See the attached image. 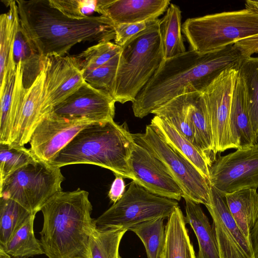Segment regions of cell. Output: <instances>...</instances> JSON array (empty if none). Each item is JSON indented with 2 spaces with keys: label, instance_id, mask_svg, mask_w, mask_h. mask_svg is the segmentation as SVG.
I'll return each instance as SVG.
<instances>
[{
  "label": "cell",
  "instance_id": "obj_1",
  "mask_svg": "<svg viewBox=\"0 0 258 258\" xmlns=\"http://www.w3.org/2000/svg\"><path fill=\"white\" fill-rule=\"evenodd\" d=\"M245 57L244 49L233 44L205 54L189 49L164 59L132 102L134 115L142 118L177 96L203 92L224 71L238 68Z\"/></svg>",
  "mask_w": 258,
  "mask_h": 258
},
{
  "label": "cell",
  "instance_id": "obj_2",
  "mask_svg": "<svg viewBox=\"0 0 258 258\" xmlns=\"http://www.w3.org/2000/svg\"><path fill=\"white\" fill-rule=\"evenodd\" d=\"M16 2L21 29L42 59L64 56L80 42L114 39V26L103 15L74 19L53 6L49 0Z\"/></svg>",
  "mask_w": 258,
  "mask_h": 258
},
{
  "label": "cell",
  "instance_id": "obj_3",
  "mask_svg": "<svg viewBox=\"0 0 258 258\" xmlns=\"http://www.w3.org/2000/svg\"><path fill=\"white\" fill-rule=\"evenodd\" d=\"M88 191H59L42 207L41 243L48 258H88L90 236L96 227Z\"/></svg>",
  "mask_w": 258,
  "mask_h": 258
},
{
  "label": "cell",
  "instance_id": "obj_4",
  "mask_svg": "<svg viewBox=\"0 0 258 258\" xmlns=\"http://www.w3.org/2000/svg\"><path fill=\"white\" fill-rule=\"evenodd\" d=\"M125 125L113 120L88 125L49 163L59 168L72 164L95 165L133 180L128 160L135 142Z\"/></svg>",
  "mask_w": 258,
  "mask_h": 258
},
{
  "label": "cell",
  "instance_id": "obj_5",
  "mask_svg": "<svg viewBox=\"0 0 258 258\" xmlns=\"http://www.w3.org/2000/svg\"><path fill=\"white\" fill-rule=\"evenodd\" d=\"M182 32L190 49L200 54L237 43L258 52V12L248 8L188 18Z\"/></svg>",
  "mask_w": 258,
  "mask_h": 258
},
{
  "label": "cell",
  "instance_id": "obj_6",
  "mask_svg": "<svg viewBox=\"0 0 258 258\" xmlns=\"http://www.w3.org/2000/svg\"><path fill=\"white\" fill-rule=\"evenodd\" d=\"M160 20L122 47L112 97L133 102L164 59Z\"/></svg>",
  "mask_w": 258,
  "mask_h": 258
},
{
  "label": "cell",
  "instance_id": "obj_7",
  "mask_svg": "<svg viewBox=\"0 0 258 258\" xmlns=\"http://www.w3.org/2000/svg\"><path fill=\"white\" fill-rule=\"evenodd\" d=\"M64 180L60 168L37 160L0 183V197L11 199L36 215L53 196L62 191Z\"/></svg>",
  "mask_w": 258,
  "mask_h": 258
},
{
  "label": "cell",
  "instance_id": "obj_8",
  "mask_svg": "<svg viewBox=\"0 0 258 258\" xmlns=\"http://www.w3.org/2000/svg\"><path fill=\"white\" fill-rule=\"evenodd\" d=\"M177 201L154 195L132 181L122 198L96 219L99 228L129 229L159 217L168 218Z\"/></svg>",
  "mask_w": 258,
  "mask_h": 258
},
{
  "label": "cell",
  "instance_id": "obj_9",
  "mask_svg": "<svg viewBox=\"0 0 258 258\" xmlns=\"http://www.w3.org/2000/svg\"><path fill=\"white\" fill-rule=\"evenodd\" d=\"M135 143L160 160L180 187L182 198L206 207L211 203L209 180L188 161L174 151L150 124L145 132L133 134Z\"/></svg>",
  "mask_w": 258,
  "mask_h": 258
},
{
  "label": "cell",
  "instance_id": "obj_10",
  "mask_svg": "<svg viewBox=\"0 0 258 258\" xmlns=\"http://www.w3.org/2000/svg\"><path fill=\"white\" fill-rule=\"evenodd\" d=\"M210 185L226 195L258 188V144L219 156L209 168Z\"/></svg>",
  "mask_w": 258,
  "mask_h": 258
},
{
  "label": "cell",
  "instance_id": "obj_11",
  "mask_svg": "<svg viewBox=\"0 0 258 258\" xmlns=\"http://www.w3.org/2000/svg\"><path fill=\"white\" fill-rule=\"evenodd\" d=\"M238 68L224 71L202 92L210 115L215 156L227 149H236L231 135L229 115Z\"/></svg>",
  "mask_w": 258,
  "mask_h": 258
},
{
  "label": "cell",
  "instance_id": "obj_12",
  "mask_svg": "<svg viewBox=\"0 0 258 258\" xmlns=\"http://www.w3.org/2000/svg\"><path fill=\"white\" fill-rule=\"evenodd\" d=\"M210 200L206 208L213 219L220 258H255L251 244L231 214L225 195L211 185Z\"/></svg>",
  "mask_w": 258,
  "mask_h": 258
},
{
  "label": "cell",
  "instance_id": "obj_13",
  "mask_svg": "<svg viewBox=\"0 0 258 258\" xmlns=\"http://www.w3.org/2000/svg\"><path fill=\"white\" fill-rule=\"evenodd\" d=\"M116 101L107 92L86 83L56 105L50 113L58 117L92 123L113 120Z\"/></svg>",
  "mask_w": 258,
  "mask_h": 258
},
{
  "label": "cell",
  "instance_id": "obj_14",
  "mask_svg": "<svg viewBox=\"0 0 258 258\" xmlns=\"http://www.w3.org/2000/svg\"><path fill=\"white\" fill-rule=\"evenodd\" d=\"M45 72L43 114L73 94L86 81L74 56L51 55L44 59Z\"/></svg>",
  "mask_w": 258,
  "mask_h": 258
},
{
  "label": "cell",
  "instance_id": "obj_15",
  "mask_svg": "<svg viewBox=\"0 0 258 258\" xmlns=\"http://www.w3.org/2000/svg\"><path fill=\"white\" fill-rule=\"evenodd\" d=\"M91 123L49 113L33 130L29 142V149L37 159L49 163L82 129Z\"/></svg>",
  "mask_w": 258,
  "mask_h": 258
},
{
  "label": "cell",
  "instance_id": "obj_16",
  "mask_svg": "<svg viewBox=\"0 0 258 258\" xmlns=\"http://www.w3.org/2000/svg\"><path fill=\"white\" fill-rule=\"evenodd\" d=\"M128 165L133 181L150 192L179 201L182 192L165 165L146 149L135 143Z\"/></svg>",
  "mask_w": 258,
  "mask_h": 258
},
{
  "label": "cell",
  "instance_id": "obj_17",
  "mask_svg": "<svg viewBox=\"0 0 258 258\" xmlns=\"http://www.w3.org/2000/svg\"><path fill=\"white\" fill-rule=\"evenodd\" d=\"M171 4L169 0H98L97 13L113 25L159 19Z\"/></svg>",
  "mask_w": 258,
  "mask_h": 258
},
{
  "label": "cell",
  "instance_id": "obj_18",
  "mask_svg": "<svg viewBox=\"0 0 258 258\" xmlns=\"http://www.w3.org/2000/svg\"><path fill=\"white\" fill-rule=\"evenodd\" d=\"M21 62L0 91V144L11 145L17 130L25 91Z\"/></svg>",
  "mask_w": 258,
  "mask_h": 258
},
{
  "label": "cell",
  "instance_id": "obj_19",
  "mask_svg": "<svg viewBox=\"0 0 258 258\" xmlns=\"http://www.w3.org/2000/svg\"><path fill=\"white\" fill-rule=\"evenodd\" d=\"M45 78L43 64L42 70L32 84L25 89L17 130L11 145L24 146L28 143L33 130L44 117Z\"/></svg>",
  "mask_w": 258,
  "mask_h": 258
},
{
  "label": "cell",
  "instance_id": "obj_20",
  "mask_svg": "<svg viewBox=\"0 0 258 258\" xmlns=\"http://www.w3.org/2000/svg\"><path fill=\"white\" fill-rule=\"evenodd\" d=\"M229 126L232 141L237 149L257 144V138L248 114L243 84L238 73L231 101Z\"/></svg>",
  "mask_w": 258,
  "mask_h": 258
},
{
  "label": "cell",
  "instance_id": "obj_21",
  "mask_svg": "<svg viewBox=\"0 0 258 258\" xmlns=\"http://www.w3.org/2000/svg\"><path fill=\"white\" fill-rule=\"evenodd\" d=\"M150 125L169 146L192 164L209 180V168L212 163L198 148L163 118L155 115Z\"/></svg>",
  "mask_w": 258,
  "mask_h": 258
},
{
  "label": "cell",
  "instance_id": "obj_22",
  "mask_svg": "<svg viewBox=\"0 0 258 258\" xmlns=\"http://www.w3.org/2000/svg\"><path fill=\"white\" fill-rule=\"evenodd\" d=\"M7 2L10 8L9 11L0 16L1 91L3 89L8 76L16 70L13 58V47L16 31L20 25L16 1Z\"/></svg>",
  "mask_w": 258,
  "mask_h": 258
},
{
  "label": "cell",
  "instance_id": "obj_23",
  "mask_svg": "<svg viewBox=\"0 0 258 258\" xmlns=\"http://www.w3.org/2000/svg\"><path fill=\"white\" fill-rule=\"evenodd\" d=\"M165 229V242L160 258H197L179 206L168 217Z\"/></svg>",
  "mask_w": 258,
  "mask_h": 258
},
{
  "label": "cell",
  "instance_id": "obj_24",
  "mask_svg": "<svg viewBox=\"0 0 258 258\" xmlns=\"http://www.w3.org/2000/svg\"><path fill=\"white\" fill-rule=\"evenodd\" d=\"M225 197L231 215L242 234L251 244V232L258 219V192L256 189H243L226 194Z\"/></svg>",
  "mask_w": 258,
  "mask_h": 258
},
{
  "label": "cell",
  "instance_id": "obj_25",
  "mask_svg": "<svg viewBox=\"0 0 258 258\" xmlns=\"http://www.w3.org/2000/svg\"><path fill=\"white\" fill-rule=\"evenodd\" d=\"M185 202L186 223L190 225L197 237L199 252L197 258H220L213 226L200 204L187 199Z\"/></svg>",
  "mask_w": 258,
  "mask_h": 258
},
{
  "label": "cell",
  "instance_id": "obj_26",
  "mask_svg": "<svg viewBox=\"0 0 258 258\" xmlns=\"http://www.w3.org/2000/svg\"><path fill=\"white\" fill-rule=\"evenodd\" d=\"M189 112L195 133V144L212 162L214 143L210 115L202 92L190 93Z\"/></svg>",
  "mask_w": 258,
  "mask_h": 258
},
{
  "label": "cell",
  "instance_id": "obj_27",
  "mask_svg": "<svg viewBox=\"0 0 258 258\" xmlns=\"http://www.w3.org/2000/svg\"><path fill=\"white\" fill-rule=\"evenodd\" d=\"M159 25L164 59L186 51L181 34V11L178 6L171 3L160 19Z\"/></svg>",
  "mask_w": 258,
  "mask_h": 258
},
{
  "label": "cell",
  "instance_id": "obj_28",
  "mask_svg": "<svg viewBox=\"0 0 258 258\" xmlns=\"http://www.w3.org/2000/svg\"><path fill=\"white\" fill-rule=\"evenodd\" d=\"M35 214H31L0 249L12 258H29L44 254L40 241L35 236Z\"/></svg>",
  "mask_w": 258,
  "mask_h": 258
},
{
  "label": "cell",
  "instance_id": "obj_29",
  "mask_svg": "<svg viewBox=\"0 0 258 258\" xmlns=\"http://www.w3.org/2000/svg\"><path fill=\"white\" fill-rule=\"evenodd\" d=\"M190 95V93L177 96L152 113L164 119L195 145L194 130L189 112Z\"/></svg>",
  "mask_w": 258,
  "mask_h": 258
},
{
  "label": "cell",
  "instance_id": "obj_30",
  "mask_svg": "<svg viewBox=\"0 0 258 258\" xmlns=\"http://www.w3.org/2000/svg\"><path fill=\"white\" fill-rule=\"evenodd\" d=\"M13 58L17 66L21 62L23 70V82L25 89L29 88L43 67L42 59L33 48L23 33L20 24L15 35Z\"/></svg>",
  "mask_w": 258,
  "mask_h": 258
},
{
  "label": "cell",
  "instance_id": "obj_31",
  "mask_svg": "<svg viewBox=\"0 0 258 258\" xmlns=\"http://www.w3.org/2000/svg\"><path fill=\"white\" fill-rule=\"evenodd\" d=\"M238 73L243 84L251 123L258 138V57L243 58Z\"/></svg>",
  "mask_w": 258,
  "mask_h": 258
},
{
  "label": "cell",
  "instance_id": "obj_32",
  "mask_svg": "<svg viewBox=\"0 0 258 258\" xmlns=\"http://www.w3.org/2000/svg\"><path fill=\"white\" fill-rule=\"evenodd\" d=\"M127 231L125 229L96 227L90 236L88 258H121L119 244Z\"/></svg>",
  "mask_w": 258,
  "mask_h": 258
},
{
  "label": "cell",
  "instance_id": "obj_33",
  "mask_svg": "<svg viewBox=\"0 0 258 258\" xmlns=\"http://www.w3.org/2000/svg\"><path fill=\"white\" fill-rule=\"evenodd\" d=\"M164 218L159 217L131 227L142 241L148 258H160L165 242Z\"/></svg>",
  "mask_w": 258,
  "mask_h": 258
},
{
  "label": "cell",
  "instance_id": "obj_34",
  "mask_svg": "<svg viewBox=\"0 0 258 258\" xmlns=\"http://www.w3.org/2000/svg\"><path fill=\"white\" fill-rule=\"evenodd\" d=\"M33 214L16 201L0 197V246L4 245L15 231Z\"/></svg>",
  "mask_w": 258,
  "mask_h": 258
},
{
  "label": "cell",
  "instance_id": "obj_35",
  "mask_svg": "<svg viewBox=\"0 0 258 258\" xmlns=\"http://www.w3.org/2000/svg\"><path fill=\"white\" fill-rule=\"evenodd\" d=\"M37 159L30 149L0 144V183L16 171Z\"/></svg>",
  "mask_w": 258,
  "mask_h": 258
},
{
  "label": "cell",
  "instance_id": "obj_36",
  "mask_svg": "<svg viewBox=\"0 0 258 258\" xmlns=\"http://www.w3.org/2000/svg\"><path fill=\"white\" fill-rule=\"evenodd\" d=\"M122 47L111 41H103L91 46L74 56L82 71L102 66L120 54Z\"/></svg>",
  "mask_w": 258,
  "mask_h": 258
},
{
  "label": "cell",
  "instance_id": "obj_37",
  "mask_svg": "<svg viewBox=\"0 0 258 258\" xmlns=\"http://www.w3.org/2000/svg\"><path fill=\"white\" fill-rule=\"evenodd\" d=\"M120 54L102 66L82 71L85 81L92 87L104 90L112 96Z\"/></svg>",
  "mask_w": 258,
  "mask_h": 258
},
{
  "label": "cell",
  "instance_id": "obj_38",
  "mask_svg": "<svg viewBox=\"0 0 258 258\" xmlns=\"http://www.w3.org/2000/svg\"><path fill=\"white\" fill-rule=\"evenodd\" d=\"M49 3L65 15L78 19L91 16L97 13V1L49 0Z\"/></svg>",
  "mask_w": 258,
  "mask_h": 258
},
{
  "label": "cell",
  "instance_id": "obj_39",
  "mask_svg": "<svg viewBox=\"0 0 258 258\" xmlns=\"http://www.w3.org/2000/svg\"><path fill=\"white\" fill-rule=\"evenodd\" d=\"M159 20L114 25L115 43L122 47L129 40L154 25Z\"/></svg>",
  "mask_w": 258,
  "mask_h": 258
},
{
  "label": "cell",
  "instance_id": "obj_40",
  "mask_svg": "<svg viewBox=\"0 0 258 258\" xmlns=\"http://www.w3.org/2000/svg\"><path fill=\"white\" fill-rule=\"evenodd\" d=\"M115 175V179L112 182L109 190L108 196L113 204L116 203L123 196L125 192V182L123 177L117 175Z\"/></svg>",
  "mask_w": 258,
  "mask_h": 258
},
{
  "label": "cell",
  "instance_id": "obj_41",
  "mask_svg": "<svg viewBox=\"0 0 258 258\" xmlns=\"http://www.w3.org/2000/svg\"><path fill=\"white\" fill-rule=\"evenodd\" d=\"M250 239L255 258H258V219L251 231Z\"/></svg>",
  "mask_w": 258,
  "mask_h": 258
},
{
  "label": "cell",
  "instance_id": "obj_42",
  "mask_svg": "<svg viewBox=\"0 0 258 258\" xmlns=\"http://www.w3.org/2000/svg\"><path fill=\"white\" fill-rule=\"evenodd\" d=\"M245 5V8L258 12V1H246Z\"/></svg>",
  "mask_w": 258,
  "mask_h": 258
},
{
  "label": "cell",
  "instance_id": "obj_43",
  "mask_svg": "<svg viewBox=\"0 0 258 258\" xmlns=\"http://www.w3.org/2000/svg\"><path fill=\"white\" fill-rule=\"evenodd\" d=\"M8 258H12L11 257H10V256H8Z\"/></svg>",
  "mask_w": 258,
  "mask_h": 258
},
{
  "label": "cell",
  "instance_id": "obj_44",
  "mask_svg": "<svg viewBox=\"0 0 258 258\" xmlns=\"http://www.w3.org/2000/svg\"><path fill=\"white\" fill-rule=\"evenodd\" d=\"M257 144H258V138H257Z\"/></svg>",
  "mask_w": 258,
  "mask_h": 258
}]
</instances>
